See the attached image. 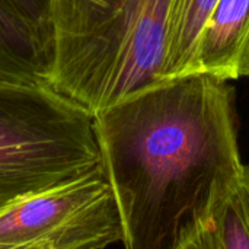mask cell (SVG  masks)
Returning <instances> with one entry per match:
<instances>
[{
	"mask_svg": "<svg viewBox=\"0 0 249 249\" xmlns=\"http://www.w3.org/2000/svg\"><path fill=\"white\" fill-rule=\"evenodd\" d=\"M209 249H249V166L201 232Z\"/></svg>",
	"mask_w": 249,
	"mask_h": 249,
	"instance_id": "ba28073f",
	"label": "cell"
},
{
	"mask_svg": "<svg viewBox=\"0 0 249 249\" xmlns=\"http://www.w3.org/2000/svg\"><path fill=\"white\" fill-rule=\"evenodd\" d=\"M172 0H50L48 86L98 114L162 82Z\"/></svg>",
	"mask_w": 249,
	"mask_h": 249,
	"instance_id": "7a4b0ae2",
	"label": "cell"
},
{
	"mask_svg": "<svg viewBox=\"0 0 249 249\" xmlns=\"http://www.w3.org/2000/svg\"><path fill=\"white\" fill-rule=\"evenodd\" d=\"M182 249H209V247L206 244V239H204L203 233H200L194 241H191L188 245H185Z\"/></svg>",
	"mask_w": 249,
	"mask_h": 249,
	"instance_id": "8fae6325",
	"label": "cell"
},
{
	"mask_svg": "<svg viewBox=\"0 0 249 249\" xmlns=\"http://www.w3.org/2000/svg\"><path fill=\"white\" fill-rule=\"evenodd\" d=\"M217 0H172L162 79L193 73L200 35Z\"/></svg>",
	"mask_w": 249,
	"mask_h": 249,
	"instance_id": "52a82bcc",
	"label": "cell"
},
{
	"mask_svg": "<svg viewBox=\"0 0 249 249\" xmlns=\"http://www.w3.org/2000/svg\"><path fill=\"white\" fill-rule=\"evenodd\" d=\"M50 69V28L13 0H0V85L48 86Z\"/></svg>",
	"mask_w": 249,
	"mask_h": 249,
	"instance_id": "5b68a950",
	"label": "cell"
},
{
	"mask_svg": "<svg viewBox=\"0 0 249 249\" xmlns=\"http://www.w3.org/2000/svg\"><path fill=\"white\" fill-rule=\"evenodd\" d=\"M98 172L93 114L50 86L0 85V212Z\"/></svg>",
	"mask_w": 249,
	"mask_h": 249,
	"instance_id": "3957f363",
	"label": "cell"
},
{
	"mask_svg": "<svg viewBox=\"0 0 249 249\" xmlns=\"http://www.w3.org/2000/svg\"><path fill=\"white\" fill-rule=\"evenodd\" d=\"M123 241L112 190L98 172L0 212V245L50 244L54 249H105Z\"/></svg>",
	"mask_w": 249,
	"mask_h": 249,
	"instance_id": "277c9868",
	"label": "cell"
},
{
	"mask_svg": "<svg viewBox=\"0 0 249 249\" xmlns=\"http://www.w3.org/2000/svg\"><path fill=\"white\" fill-rule=\"evenodd\" d=\"M248 38L249 0H217L200 35L193 73H207L226 82L241 77Z\"/></svg>",
	"mask_w": 249,
	"mask_h": 249,
	"instance_id": "8992f818",
	"label": "cell"
},
{
	"mask_svg": "<svg viewBox=\"0 0 249 249\" xmlns=\"http://www.w3.org/2000/svg\"><path fill=\"white\" fill-rule=\"evenodd\" d=\"M239 76H249V38L247 45H245V50H244V54H242V58H241V66H239Z\"/></svg>",
	"mask_w": 249,
	"mask_h": 249,
	"instance_id": "30bf717a",
	"label": "cell"
},
{
	"mask_svg": "<svg viewBox=\"0 0 249 249\" xmlns=\"http://www.w3.org/2000/svg\"><path fill=\"white\" fill-rule=\"evenodd\" d=\"M31 18L48 26V7L50 0H13ZM50 28V26H48Z\"/></svg>",
	"mask_w": 249,
	"mask_h": 249,
	"instance_id": "9c48e42d",
	"label": "cell"
},
{
	"mask_svg": "<svg viewBox=\"0 0 249 249\" xmlns=\"http://www.w3.org/2000/svg\"><path fill=\"white\" fill-rule=\"evenodd\" d=\"M0 249H54L50 244H29V245H19V247H4L0 245Z\"/></svg>",
	"mask_w": 249,
	"mask_h": 249,
	"instance_id": "7c38bea8",
	"label": "cell"
},
{
	"mask_svg": "<svg viewBox=\"0 0 249 249\" xmlns=\"http://www.w3.org/2000/svg\"><path fill=\"white\" fill-rule=\"evenodd\" d=\"M124 249H182L212 222L244 165L226 80L196 71L95 114Z\"/></svg>",
	"mask_w": 249,
	"mask_h": 249,
	"instance_id": "6da1fadb",
	"label": "cell"
}]
</instances>
